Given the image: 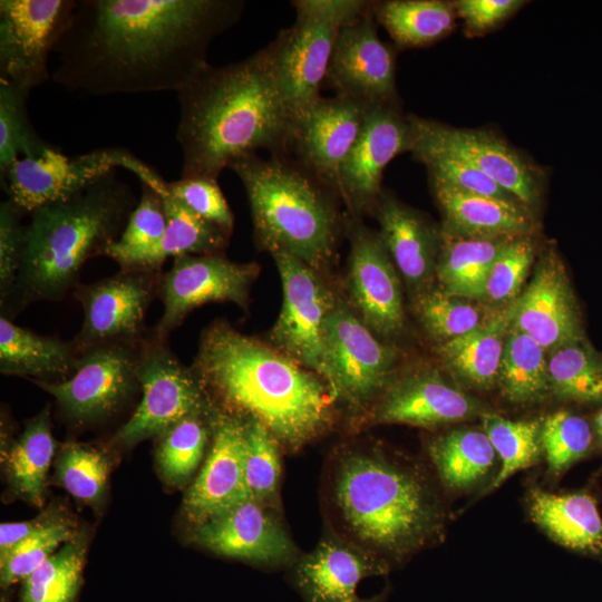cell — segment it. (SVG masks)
<instances>
[{
    "instance_id": "obj_10",
    "label": "cell",
    "mask_w": 602,
    "mask_h": 602,
    "mask_svg": "<svg viewBox=\"0 0 602 602\" xmlns=\"http://www.w3.org/2000/svg\"><path fill=\"white\" fill-rule=\"evenodd\" d=\"M144 339L95 347L79 355L68 379L35 382L54 396L65 417L76 424L107 418L140 389L138 365Z\"/></svg>"
},
{
    "instance_id": "obj_8",
    "label": "cell",
    "mask_w": 602,
    "mask_h": 602,
    "mask_svg": "<svg viewBox=\"0 0 602 602\" xmlns=\"http://www.w3.org/2000/svg\"><path fill=\"white\" fill-rule=\"evenodd\" d=\"M138 378L142 399L115 434L117 444L132 446L161 437L184 418L207 414L206 392L193 368L184 366L166 341L152 332L142 344Z\"/></svg>"
},
{
    "instance_id": "obj_7",
    "label": "cell",
    "mask_w": 602,
    "mask_h": 602,
    "mask_svg": "<svg viewBox=\"0 0 602 602\" xmlns=\"http://www.w3.org/2000/svg\"><path fill=\"white\" fill-rule=\"evenodd\" d=\"M294 22L265 46L294 119L321 97L339 30L366 14L372 1L294 0Z\"/></svg>"
},
{
    "instance_id": "obj_1",
    "label": "cell",
    "mask_w": 602,
    "mask_h": 602,
    "mask_svg": "<svg viewBox=\"0 0 602 602\" xmlns=\"http://www.w3.org/2000/svg\"><path fill=\"white\" fill-rule=\"evenodd\" d=\"M242 0H77L51 79L74 93H178L236 25Z\"/></svg>"
},
{
    "instance_id": "obj_48",
    "label": "cell",
    "mask_w": 602,
    "mask_h": 602,
    "mask_svg": "<svg viewBox=\"0 0 602 602\" xmlns=\"http://www.w3.org/2000/svg\"><path fill=\"white\" fill-rule=\"evenodd\" d=\"M75 536L70 525L58 520L19 543L0 561V583L6 589L23 581L60 546Z\"/></svg>"
},
{
    "instance_id": "obj_26",
    "label": "cell",
    "mask_w": 602,
    "mask_h": 602,
    "mask_svg": "<svg viewBox=\"0 0 602 602\" xmlns=\"http://www.w3.org/2000/svg\"><path fill=\"white\" fill-rule=\"evenodd\" d=\"M373 215L379 223V234L411 297L415 299L434 288L441 226H436L386 190L379 195Z\"/></svg>"
},
{
    "instance_id": "obj_21",
    "label": "cell",
    "mask_w": 602,
    "mask_h": 602,
    "mask_svg": "<svg viewBox=\"0 0 602 602\" xmlns=\"http://www.w3.org/2000/svg\"><path fill=\"white\" fill-rule=\"evenodd\" d=\"M511 326L547 352L584 337L579 305L555 246L541 253L531 281L514 301Z\"/></svg>"
},
{
    "instance_id": "obj_18",
    "label": "cell",
    "mask_w": 602,
    "mask_h": 602,
    "mask_svg": "<svg viewBox=\"0 0 602 602\" xmlns=\"http://www.w3.org/2000/svg\"><path fill=\"white\" fill-rule=\"evenodd\" d=\"M344 222L350 241L347 288L361 321L385 338L398 336L405 327V309L399 276L379 234L359 216Z\"/></svg>"
},
{
    "instance_id": "obj_28",
    "label": "cell",
    "mask_w": 602,
    "mask_h": 602,
    "mask_svg": "<svg viewBox=\"0 0 602 602\" xmlns=\"http://www.w3.org/2000/svg\"><path fill=\"white\" fill-rule=\"evenodd\" d=\"M429 181L445 232L478 239L515 237L536 232L534 213L521 203L467 193L440 181Z\"/></svg>"
},
{
    "instance_id": "obj_39",
    "label": "cell",
    "mask_w": 602,
    "mask_h": 602,
    "mask_svg": "<svg viewBox=\"0 0 602 602\" xmlns=\"http://www.w3.org/2000/svg\"><path fill=\"white\" fill-rule=\"evenodd\" d=\"M86 542L74 536L22 581L19 602H75L81 585Z\"/></svg>"
},
{
    "instance_id": "obj_53",
    "label": "cell",
    "mask_w": 602,
    "mask_h": 602,
    "mask_svg": "<svg viewBox=\"0 0 602 602\" xmlns=\"http://www.w3.org/2000/svg\"><path fill=\"white\" fill-rule=\"evenodd\" d=\"M58 520L60 517L48 511L30 521L2 523L0 525V561L23 540Z\"/></svg>"
},
{
    "instance_id": "obj_55",
    "label": "cell",
    "mask_w": 602,
    "mask_h": 602,
    "mask_svg": "<svg viewBox=\"0 0 602 602\" xmlns=\"http://www.w3.org/2000/svg\"><path fill=\"white\" fill-rule=\"evenodd\" d=\"M1 602H7V600L4 598H1Z\"/></svg>"
},
{
    "instance_id": "obj_50",
    "label": "cell",
    "mask_w": 602,
    "mask_h": 602,
    "mask_svg": "<svg viewBox=\"0 0 602 602\" xmlns=\"http://www.w3.org/2000/svg\"><path fill=\"white\" fill-rule=\"evenodd\" d=\"M172 194L200 219L231 235L234 216L217 179L190 177L168 182Z\"/></svg>"
},
{
    "instance_id": "obj_54",
    "label": "cell",
    "mask_w": 602,
    "mask_h": 602,
    "mask_svg": "<svg viewBox=\"0 0 602 602\" xmlns=\"http://www.w3.org/2000/svg\"><path fill=\"white\" fill-rule=\"evenodd\" d=\"M594 428L602 444V408L598 411V414L594 417Z\"/></svg>"
},
{
    "instance_id": "obj_13",
    "label": "cell",
    "mask_w": 602,
    "mask_h": 602,
    "mask_svg": "<svg viewBox=\"0 0 602 602\" xmlns=\"http://www.w3.org/2000/svg\"><path fill=\"white\" fill-rule=\"evenodd\" d=\"M76 6L77 0H1L0 81L29 93L48 81L49 57Z\"/></svg>"
},
{
    "instance_id": "obj_45",
    "label": "cell",
    "mask_w": 602,
    "mask_h": 602,
    "mask_svg": "<svg viewBox=\"0 0 602 602\" xmlns=\"http://www.w3.org/2000/svg\"><path fill=\"white\" fill-rule=\"evenodd\" d=\"M592 429L581 416L569 410H557L542 420L541 441L547 470L560 476L589 453Z\"/></svg>"
},
{
    "instance_id": "obj_40",
    "label": "cell",
    "mask_w": 602,
    "mask_h": 602,
    "mask_svg": "<svg viewBox=\"0 0 602 602\" xmlns=\"http://www.w3.org/2000/svg\"><path fill=\"white\" fill-rule=\"evenodd\" d=\"M483 429L501 458V468L487 491L499 487L513 474L534 465L542 449V420H511L484 412Z\"/></svg>"
},
{
    "instance_id": "obj_17",
    "label": "cell",
    "mask_w": 602,
    "mask_h": 602,
    "mask_svg": "<svg viewBox=\"0 0 602 602\" xmlns=\"http://www.w3.org/2000/svg\"><path fill=\"white\" fill-rule=\"evenodd\" d=\"M396 49L380 39L371 6L366 14L339 30L323 86L368 106L400 105Z\"/></svg>"
},
{
    "instance_id": "obj_29",
    "label": "cell",
    "mask_w": 602,
    "mask_h": 602,
    "mask_svg": "<svg viewBox=\"0 0 602 602\" xmlns=\"http://www.w3.org/2000/svg\"><path fill=\"white\" fill-rule=\"evenodd\" d=\"M513 312L514 302L496 309L477 329L437 344V356L453 378L477 390H489L497 385Z\"/></svg>"
},
{
    "instance_id": "obj_12",
    "label": "cell",
    "mask_w": 602,
    "mask_h": 602,
    "mask_svg": "<svg viewBox=\"0 0 602 602\" xmlns=\"http://www.w3.org/2000/svg\"><path fill=\"white\" fill-rule=\"evenodd\" d=\"M271 255L281 278L283 301L270 339L276 350L328 385L324 327L337 302L318 271L290 253L276 251Z\"/></svg>"
},
{
    "instance_id": "obj_4",
    "label": "cell",
    "mask_w": 602,
    "mask_h": 602,
    "mask_svg": "<svg viewBox=\"0 0 602 602\" xmlns=\"http://www.w3.org/2000/svg\"><path fill=\"white\" fill-rule=\"evenodd\" d=\"M331 493L353 542L386 561L404 560L443 535L445 512L426 475L381 449L343 452Z\"/></svg>"
},
{
    "instance_id": "obj_35",
    "label": "cell",
    "mask_w": 602,
    "mask_h": 602,
    "mask_svg": "<svg viewBox=\"0 0 602 602\" xmlns=\"http://www.w3.org/2000/svg\"><path fill=\"white\" fill-rule=\"evenodd\" d=\"M54 452L50 410L46 407L26 424L6 455L12 491L35 506L42 505L46 475Z\"/></svg>"
},
{
    "instance_id": "obj_23",
    "label": "cell",
    "mask_w": 602,
    "mask_h": 602,
    "mask_svg": "<svg viewBox=\"0 0 602 602\" xmlns=\"http://www.w3.org/2000/svg\"><path fill=\"white\" fill-rule=\"evenodd\" d=\"M211 425V450L184 499L186 516L196 526L251 499L244 473V420L217 414Z\"/></svg>"
},
{
    "instance_id": "obj_32",
    "label": "cell",
    "mask_w": 602,
    "mask_h": 602,
    "mask_svg": "<svg viewBox=\"0 0 602 602\" xmlns=\"http://www.w3.org/2000/svg\"><path fill=\"white\" fill-rule=\"evenodd\" d=\"M512 237L478 239L441 230L436 280L446 293L482 301L489 269Z\"/></svg>"
},
{
    "instance_id": "obj_41",
    "label": "cell",
    "mask_w": 602,
    "mask_h": 602,
    "mask_svg": "<svg viewBox=\"0 0 602 602\" xmlns=\"http://www.w3.org/2000/svg\"><path fill=\"white\" fill-rule=\"evenodd\" d=\"M29 91L0 81V173L20 158L51 146L35 130L27 111Z\"/></svg>"
},
{
    "instance_id": "obj_49",
    "label": "cell",
    "mask_w": 602,
    "mask_h": 602,
    "mask_svg": "<svg viewBox=\"0 0 602 602\" xmlns=\"http://www.w3.org/2000/svg\"><path fill=\"white\" fill-rule=\"evenodd\" d=\"M140 187L139 201L133 210L120 237L111 243L107 250H140L157 243L163 237L167 229V215L162 196L145 183H140Z\"/></svg>"
},
{
    "instance_id": "obj_20",
    "label": "cell",
    "mask_w": 602,
    "mask_h": 602,
    "mask_svg": "<svg viewBox=\"0 0 602 602\" xmlns=\"http://www.w3.org/2000/svg\"><path fill=\"white\" fill-rule=\"evenodd\" d=\"M367 108L349 97L321 96L294 119L287 155L339 193V171L359 136Z\"/></svg>"
},
{
    "instance_id": "obj_3",
    "label": "cell",
    "mask_w": 602,
    "mask_h": 602,
    "mask_svg": "<svg viewBox=\"0 0 602 602\" xmlns=\"http://www.w3.org/2000/svg\"><path fill=\"white\" fill-rule=\"evenodd\" d=\"M192 368L204 389L260 421L289 450L315 439L332 421L334 401L320 376L225 321L204 330Z\"/></svg>"
},
{
    "instance_id": "obj_52",
    "label": "cell",
    "mask_w": 602,
    "mask_h": 602,
    "mask_svg": "<svg viewBox=\"0 0 602 602\" xmlns=\"http://www.w3.org/2000/svg\"><path fill=\"white\" fill-rule=\"evenodd\" d=\"M457 18L464 21L469 36L483 35L504 22L525 2L521 0H457L452 1Z\"/></svg>"
},
{
    "instance_id": "obj_19",
    "label": "cell",
    "mask_w": 602,
    "mask_h": 602,
    "mask_svg": "<svg viewBox=\"0 0 602 602\" xmlns=\"http://www.w3.org/2000/svg\"><path fill=\"white\" fill-rule=\"evenodd\" d=\"M410 146L408 115L400 105L368 106L359 136L339 171V193L349 214H373L385 168Z\"/></svg>"
},
{
    "instance_id": "obj_15",
    "label": "cell",
    "mask_w": 602,
    "mask_h": 602,
    "mask_svg": "<svg viewBox=\"0 0 602 602\" xmlns=\"http://www.w3.org/2000/svg\"><path fill=\"white\" fill-rule=\"evenodd\" d=\"M258 273L255 262H234L222 253L174 258L171 269L162 273L163 313L152 334L166 341L190 312L205 303L232 302L245 310Z\"/></svg>"
},
{
    "instance_id": "obj_30",
    "label": "cell",
    "mask_w": 602,
    "mask_h": 602,
    "mask_svg": "<svg viewBox=\"0 0 602 602\" xmlns=\"http://www.w3.org/2000/svg\"><path fill=\"white\" fill-rule=\"evenodd\" d=\"M527 509L533 522L557 544L581 553H602V517L590 494H556L532 487Z\"/></svg>"
},
{
    "instance_id": "obj_37",
    "label": "cell",
    "mask_w": 602,
    "mask_h": 602,
    "mask_svg": "<svg viewBox=\"0 0 602 602\" xmlns=\"http://www.w3.org/2000/svg\"><path fill=\"white\" fill-rule=\"evenodd\" d=\"M551 394L559 399L594 404L602 401V356L584 337L547 352Z\"/></svg>"
},
{
    "instance_id": "obj_22",
    "label": "cell",
    "mask_w": 602,
    "mask_h": 602,
    "mask_svg": "<svg viewBox=\"0 0 602 602\" xmlns=\"http://www.w3.org/2000/svg\"><path fill=\"white\" fill-rule=\"evenodd\" d=\"M482 404L428 367L394 379L379 396L369 417L372 424H406L434 428L483 415Z\"/></svg>"
},
{
    "instance_id": "obj_6",
    "label": "cell",
    "mask_w": 602,
    "mask_h": 602,
    "mask_svg": "<svg viewBox=\"0 0 602 602\" xmlns=\"http://www.w3.org/2000/svg\"><path fill=\"white\" fill-rule=\"evenodd\" d=\"M230 168L244 186L258 246L326 269L341 231L339 193L289 155L256 154Z\"/></svg>"
},
{
    "instance_id": "obj_9",
    "label": "cell",
    "mask_w": 602,
    "mask_h": 602,
    "mask_svg": "<svg viewBox=\"0 0 602 602\" xmlns=\"http://www.w3.org/2000/svg\"><path fill=\"white\" fill-rule=\"evenodd\" d=\"M144 164L125 148L105 147L68 156L51 145L33 157L20 158L0 173L9 200L22 214L68 200L115 172L136 173Z\"/></svg>"
},
{
    "instance_id": "obj_44",
    "label": "cell",
    "mask_w": 602,
    "mask_h": 602,
    "mask_svg": "<svg viewBox=\"0 0 602 602\" xmlns=\"http://www.w3.org/2000/svg\"><path fill=\"white\" fill-rule=\"evenodd\" d=\"M536 251L535 234L509 239L489 269L483 302L492 308L514 302L523 291Z\"/></svg>"
},
{
    "instance_id": "obj_11",
    "label": "cell",
    "mask_w": 602,
    "mask_h": 602,
    "mask_svg": "<svg viewBox=\"0 0 602 602\" xmlns=\"http://www.w3.org/2000/svg\"><path fill=\"white\" fill-rule=\"evenodd\" d=\"M324 347L333 401L361 409L394 380L398 351L380 342L342 303H337L327 319Z\"/></svg>"
},
{
    "instance_id": "obj_5",
    "label": "cell",
    "mask_w": 602,
    "mask_h": 602,
    "mask_svg": "<svg viewBox=\"0 0 602 602\" xmlns=\"http://www.w3.org/2000/svg\"><path fill=\"white\" fill-rule=\"evenodd\" d=\"M136 205L132 188L115 171L70 198L30 213L17 284L1 311L3 317L37 301H58L74 291L84 264L105 255Z\"/></svg>"
},
{
    "instance_id": "obj_27",
    "label": "cell",
    "mask_w": 602,
    "mask_h": 602,
    "mask_svg": "<svg viewBox=\"0 0 602 602\" xmlns=\"http://www.w3.org/2000/svg\"><path fill=\"white\" fill-rule=\"evenodd\" d=\"M140 183L161 194L167 215V229L161 241L148 247L135 251L107 250L105 255L117 262L122 270H161L168 258L222 253L227 246L230 235L190 211L172 194L168 182L155 169Z\"/></svg>"
},
{
    "instance_id": "obj_46",
    "label": "cell",
    "mask_w": 602,
    "mask_h": 602,
    "mask_svg": "<svg viewBox=\"0 0 602 602\" xmlns=\"http://www.w3.org/2000/svg\"><path fill=\"white\" fill-rule=\"evenodd\" d=\"M105 456L79 444H67L57 459L58 482L76 498L95 503L101 498L107 483Z\"/></svg>"
},
{
    "instance_id": "obj_33",
    "label": "cell",
    "mask_w": 602,
    "mask_h": 602,
    "mask_svg": "<svg viewBox=\"0 0 602 602\" xmlns=\"http://www.w3.org/2000/svg\"><path fill=\"white\" fill-rule=\"evenodd\" d=\"M372 13L400 49L425 47L445 38L457 20L453 2L444 0L372 1Z\"/></svg>"
},
{
    "instance_id": "obj_43",
    "label": "cell",
    "mask_w": 602,
    "mask_h": 602,
    "mask_svg": "<svg viewBox=\"0 0 602 602\" xmlns=\"http://www.w3.org/2000/svg\"><path fill=\"white\" fill-rule=\"evenodd\" d=\"M244 473L250 498L273 503L279 489L281 463L279 441L255 419L244 420Z\"/></svg>"
},
{
    "instance_id": "obj_2",
    "label": "cell",
    "mask_w": 602,
    "mask_h": 602,
    "mask_svg": "<svg viewBox=\"0 0 602 602\" xmlns=\"http://www.w3.org/2000/svg\"><path fill=\"white\" fill-rule=\"evenodd\" d=\"M176 94L182 178L217 179L259 151L288 154L294 116L265 47L237 62L208 64Z\"/></svg>"
},
{
    "instance_id": "obj_34",
    "label": "cell",
    "mask_w": 602,
    "mask_h": 602,
    "mask_svg": "<svg viewBox=\"0 0 602 602\" xmlns=\"http://www.w3.org/2000/svg\"><path fill=\"white\" fill-rule=\"evenodd\" d=\"M495 453L485 431L472 428L450 430L428 445L441 483L456 492L478 484L492 469Z\"/></svg>"
},
{
    "instance_id": "obj_51",
    "label": "cell",
    "mask_w": 602,
    "mask_h": 602,
    "mask_svg": "<svg viewBox=\"0 0 602 602\" xmlns=\"http://www.w3.org/2000/svg\"><path fill=\"white\" fill-rule=\"evenodd\" d=\"M22 213L9 201L0 204V307L3 311L13 294L23 251Z\"/></svg>"
},
{
    "instance_id": "obj_38",
    "label": "cell",
    "mask_w": 602,
    "mask_h": 602,
    "mask_svg": "<svg viewBox=\"0 0 602 602\" xmlns=\"http://www.w3.org/2000/svg\"><path fill=\"white\" fill-rule=\"evenodd\" d=\"M498 308L446 293L440 288L414 299V311L424 330L437 341L462 337L485 323Z\"/></svg>"
},
{
    "instance_id": "obj_25",
    "label": "cell",
    "mask_w": 602,
    "mask_h": 602,
    "mask_svg": "<svg viewBox=\"0 0 602 602\" xmlns=\"http://www.w3.org/2000/svg\"><path fill=\"white\" fill-rule=\"evenodd\" d=\"M193 541L219 555L276 565L291 561L297 548L265 504L249 499L198 526Z\"/></svg>"
},
{
    "instance_id": "obj_36",
    "label": "cell",
    "mask_w": 602,
    "mask_h": 602,
    "mask_svg": "<svg viewBox=\"0 0 602 602\" xmlns=\"http://www.w3.org/2000/svg\"><path fill=\"white\" fill-rule=\"evenodd\" d=\"M497 385L505 399L516 405L535 404L551 394L547 351L512 326L504 343Z\"/></svg>"
},
{
    "instance_id": "obj_24",
    "label": "cell",
    "mask_w": 602,
    "mask_h": 602,
    "mask_svg": "<svg viewBox=\"0 0 602 602\" xmlns=\"http://www.w3.org/2000/svg\"><path fill=\"white\" fill-rule=\"evenodd\" d=\"M382 557L350 542L329 535L295 564L292 580L305 602H381L383 595L362 599L359 583L387 574Z\"/></svg>"
},
{
    "instance_id": "obj_42",
    "label": "cell",
    "mask_w": 602,
    "mask_h": 602,
    "mask_svg": "<svg viewBox=\"0 0 602 602\" xmlns=\"http://www.w3.org/2000/svg\"><path fill=\"white\" fill-rule=\"evenodd\" d=\"M204 416L186 417L161 436L157 462L167 483L183 486L196 470L207 443Z\"/></svg>"
},
{
    "instance_id": "obj_14",
    "label": "cell",
    "mask_w": 602,
    "mask_h": 602,
    "mask_svg": "<svg viewBox=\"0 0 602 602\" xmlns=\"http://www.w3.org/2000/svg\"><path fill=\"white\" fill-rule=\"evenodd\" d=\"M161 270H122L90 284H78L74 297L84 321L71 340L78 355L114 342H137L148 333L145 315L158 295Z\"/></svg>"
},
{
    "instance_id": "obj_31",
    "label": "cell",
    "mask_w": 602,
    "mask_h": 602,
    "mask_svg": "<svg viewBox=\"0 0 602 602\" xmlns=\"http://www.w3.org/2000/svg\"><path fill=\"white\" fill-rule=\"evenodd\" d=\"M78 358L71 341L38 334L1 315V373L40 381H62L74 373Z\"/></svg>"
},
{
    "instance_id": "obj_47",
    "label": "cell",
    "mask_w": 602,
    "mask_h": 602,
    "mask_svg": "<svg viewBox=\"0 0 602 602\" xmlns=\"http://www.w3.org/2000/svg\"><path fill=\"white\" fill-rule=\"evenodd\" d=\"M410 153L426 166L429 179L444 182L467 193L520 203L491 177L454 155L421 146H412Z\"/></svg>"
},
{
    "instance_id": "obj_16",
    "label": "cell",
    "mask_w": 602,
    "mask_h": 602,
    "mask_svg": "<svg viewBox=\"0 0 602 602\" xmlns=\"http://www.w3.org/2000/svg\"><path fill=\"white\" fill-rule=\"evenodd\" d=\"M408 120L410 148L428 147L465 161L533 213L540 201L543 173L504 139L488 130L452 127L416 115H408Z\"/></svg>"
}]
</instances>
